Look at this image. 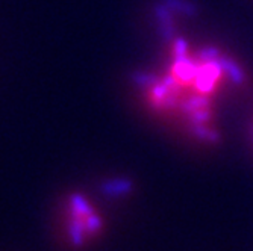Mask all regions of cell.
<instances>
[{"instance_id":"6da1fadb","label":"cell","mask_w":253,"mask_h":251,"mask_svg":"<svg viewBox=\"0 0 253 251\" xmlns=\"http://www.w3.org/2000/svg\"><path fill=\"white\" fill-rule=\"evenodd\" d=\"M58 229L72 250L93 245L106 229V219L97 204L84 192H68L59 203Z\"/></svg>"},{"instance_id":"7a4b0ae2","label":"cell","mask_w":253,"mask_h":251,"mask_svg":"<svg viewBox=\"0 0 253 251\" xmlns=\"http://www.w3.org/2000/svg\"><path fill=\"white\" fill-rule=\"evenodd\" d=\"M250 136H252V141H253V118L250 121Z\"/></svg>"}]
</instances>
